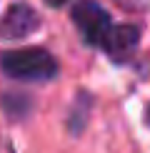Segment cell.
Masks as SVG:
<instances>
[{
    "mask_svg": "<svg viewBox=\"0 0 150 153\" xmlns=\"http://www.w3.org/2000/svg\"><path fill=\"white\" fill-rule=\"evenodd\" d=\"M0 68L12 80L23 83H43L58 75V60L43 48H23L8 50L0 55Z\"/></svg>",
    "mask_w": 150,
    "mask_h": 153,
    "instance_id": "6da1fadb",
    "label": "cell"
},
{
    "mask_svg": "<svg viewBox=\"0 0 150 153\" xmlns=\"http://www.w3.org/2000/svg\"><path fill=\"white\" fill-rule=\"evenodd\" d=\"M70 18L78 28L80 38L88 43V45H103L108 30L112 28V20L108 15V10L103 8L95 0H80V3L73 5Z\"/></svg>",
    "mask_w": 150,
    "mask_h": 153,
    "instance_id": "7a4b0ae2",
    "label": "cell"
},
{
    "mask_svg": "<svg viewBox=\"0 0 150 153\" xmlns=\"http://www.w3.org/2000/svg\"><path fill=\"white\" fill-rule=\"evenodd\" d=\"M38 28H40V15L33 5L12 3L0 20V38L3 40H23V38L33 35Z\"/></svg>",
    "mask_w": 150,
    "mask_h": 153,
    "instance_id": "3957f363",
    "label": "cell"
},
{
    "mask_svg": "<svg viewBox=\"0 0 150 153\" xmlns=\"http://www.w3.org/2000/svg\"><path fill=\"white\" fill-rule=\"evenodd\" d=\"M138 43H140V28L138 25H130V23L115 25L112 23V28L108 30V35H105L100 48H105V53L112 60H128L135 53Z\"/></svg>",
    "mask_w": 150,
    "mask_h": 153,
    "instance_id": "277c9868",
    "label": "cell"
},
{
    "mask_svg": "<svg viewBox=\"0 0 150 153\" xmlns=\"http://www.w3.org/2000/svg\"><path fill=\"white\" fill-rule=\"evenodd\" d=\"M115 3H120L128 10H143L145 8V0H115Z\"/></svg>",
    "mask_w": 150,
    "mask_h": 153,
    "instance_id": "5b68a950",
    "label": "cell"
},
{
    "mask_svg": "<svg viewBox=\"0 0 150 153\" xmlns=\"http://www.w3.org/2000/svg\"><path fill=\"white\" fill-rule=\"evenodd\" d=\"M0 153H15V148L10 146V141H5V138H0Z\"/></svg>",
    "mask_w": 150,
    "mask_h": 153,
    "instance_id": "8992f818",
    "label": "cell"
},
{
    "mask_svg": "<svg viewBox=\"0 0 150 153\" xmlns=\"http://www.w3.org/2000/svg\"><path fill=\"white\" fill-rule=\"evenodd\" d=\"M148 120H150V111H148Z\"/></svg>",
    "mask_w": 150,
    "mask_h": 153,
    "instance_id": "52a82bcc",
    "label": "cell"
}]
</instances>
